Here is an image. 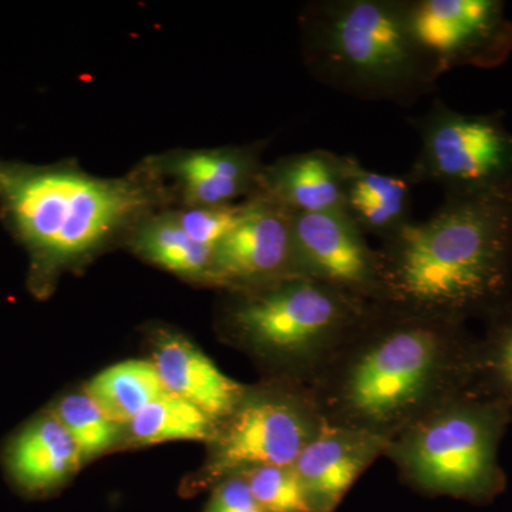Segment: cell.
<instances>
[{
	"mask_svg": "<svg viewBox=\"0 0 512 512\" xmlns=\"http://www.w3.org/2000/svg\"><path fill=\"white\" fill-rule=\"evenodd\" d=\"M511 424L500 403L467 390L400 431L384 456L427 493L491 500L505 488L498 451Z\"/></svg>",
	"mask_w": 512,
	"mask_h": 512,
	"instance_id": "cell-6",
	"label": "cell"
},
{
	"mask_svg": "<svg viewBox=\"0 0 512 512\" xmlns=\"http://www.w3.org/2000/svg\"><path fill=\"white\" fill-rule=\"evenodd\" d=\"M128 242L138 255L184 278L210 284L214 249L198 244L185 234L171 210L156 212L128 234Z\"/></svg>",
	"mask_w": 512,
	"mask_h": 512,
	"instance_id": "cell-18",
	"label": "cell"
},
{
	"mask_svg": "<svg viewBox=\"0 0 512 512\" xmlns=\"http://www.w3.org/2000/svg\"><path fill=\"white\" fill-rule=\"evenodd\" d=\"M80 463L79 448L52 412L30 420L5 451L10 480L30 497L56 490L79 470Z\"/></svg>",
	"mask_w": 512,
	"mask_h": 512,
	"instance_id": "cell-16",
	"label": "cell"
},
{
	"mask_svg": "<svg viewBox=\"0 0 512 512\" xmlns=\"http://www.w3.org/2000/svg\"><path fill=\"white\" fill-rule=\"evenodd\" d=\"M414 42L440 76L494 69L512 53V20L500 0H406Z\"/></svg>",
	"mask_w": 512,
	"mask_h": 512,
	"instance_id": "cell-9",
	"label": "cell"
},
{
	"mask_svg": "<svg viewBox=\"0 0 512 512\" xmlns=\"http://www.w3.org/2000/svg\"><path fill=\"white\" fill-rule=\"evenodd\" d=\"M231 293L235 342L274 366V379L308 387L373 306L299 275Z\"/></svg>",
	"mask_w": 512,
	"mask_h": 512,
	"instance_id": "cell-5",
	"label": "cell"
},
{
	"mask_svg": "<svg viewBox=\"0 0 512 512\" xmlns=\"http://www.w3.org/2000/svg\"><path fill=\"white\" fill-rule=\"evenodd\" d=\"M154 348L153 363L168 393L218 424L235 412L247 386L225 376L194 343L178 333L160 332Z\"/></svg>",
	"mask_w": 512,
	"mask_h": 512,
	"instance_id": "cell-14",
	"label": "cell"
},
{
	"mask_svg": "<svg viewBox=\"0 0 512 512\" xmlns=\"http://www.w3.org/2000/svg\"><path fill=\"white\" fill-rule=\"evenodd\" d=\"M409 123L420 137L419 154L407 173L414 185H439L446 197L511 183L512 133L501 111L461 113L436 100Z\"/></svg>",
	"mask_w": 512,
	"mask_h": 512,
	"instance_id": "cell-8",
	"label": "cell"
},
{
	"mask_svg": "<svg viewBox=\"0 0 512 512\" xmlns=\"http://www.w3.org/2000/svg\"><path fill=\"white\" fill-rule=\"evenodd\" d=\"M292 217L261 192L245 198L237 224L212 252L210 284L244 291L298 275Z\"/></svg>",
	"mask_w": 512,
	"mask_h": 512,
	"instance_id": "cell-10",
	"label": "cell"
},
{
	"mask_svg": "<svg viewBox=\"0 0 512 512\" xmlns=\"http://www.w3.org/2000/svg\"><path fill=\"white\" fill-rule=\"evenodd\" d=\"M384 308L468 323L512 296V181L446 195L430 218L412 221L377 249Z\"/></svg>",
	"mask_w": 512,
	"mask_h": 512,
	"instance_id": "cell-2",
	"label": "cell"
},
{
	"mask_svg": "<svg viewBox=\"0 0 512 512\" xmlns=\"http://www.w3.org/2000/svg\"><path fill=\"white\" fill-rule=\"evenodd\" d=\"M299 28L312 76L356 99L407 106L439 80L410 33L406 0H316Z\"/></svg>",
	"mask_w": 512,
	"mask_h": 512,
	"instance_id": "cell-4",
	"label": "cell"
},
{
	"mask_svg": "<svg viewBox=\"0 0 512 512\" xmlns=\"http://www.w3.org/2000/svg\"><path fill=\"white\" fill-rule=\"evenodd\" d=\"M86 393L109 419L123 426L167 393V389L153 362L126 360L94 376Z\"/></svg>",
	"mask_w": 512,
	"mask_h": 512,
	"instance_id": "cell-19",
	"label": "cell"
},
{
	"mask_svg": "<svg viewBox=\"0 0 512 512\" xmlns=\"http://www.w3.org/2000/svg\"><path fill=\"white\" fill-rule=\"evenodd\" d=\"M241 476L265 512H315L293 464L256 467Z\"/></svg>",
	"mask_w": 512,
	"mask_h": 512,
	"instance_id": "cell-23",
	"label": "cell"
},
{
	"mask_svg": "<svg viewBox=\"0 0 512 512\" xmlns=\"http://www.w3.org/2000/svg\"><path fill=\"white\" fill-rule=\"evenodd\" d=\"M262 144L177 151L151 158L157 173L171 178L185 207H222L258 191Z\"/></svg>",
	"mask_w": 512,
	"mask_h": 512,
	"instance_id": "cell-12",
	"label": "cell"
},
{
	"mask_svg": "<svg viewBox=\"0 0 512 512\" xmlns=\"http://www.w3.org/2000/svg\"><path fill=\"white\" fill-rule=\"evenodd\" d=\"M50 412L72 437L82 461L110 450L120 439V424L109 419L87 393L67 394Z\"/></svg>",
	"mask_w": 512,
	"mask_h": 512,
	"instance_id": "cell-22",
	"label": "cell"
},
{
	"mask_svg": "<svg viewBox=\"0 0 512 512\" xmlns=\"http://www.w3.org/2000/svg\"><path fill=\"white\" fill-rule=\"evenodd\" d=\"M476 346L466 323L373 305L309 389L325 423L390 441L471 389Z\"/></svg>",
	"mask_w": 512,
	"mask_h": 512,
	"instance_id": "cell-1",
	"label": "cell"
},
{
	"mask_svg": "<svg viewBox=\"0 0 512 512\" xmlns=\"http://www.w3.org/2000/svg\"><path fill=\"white\" fill-rule=\"evenodd\" d=\"M389 441L323 421L322 429L303 448L293 467L315 512H332L357 478L384 456Z\"/></svg>",
	"mask_w": 512,
	"mask_h": 512,
	"instance_id": "cell-13",
	"label": "cell"
},
{
	"mask_svg": "<svg viewBox=\"0 0 512 512\" xmlns=\"http://www.w3.org/2000/svg\"><path fill=\"white\" fill-rule=\"evenodd\" d=\"M174 198L151 158L120 178L96 177L72 164L0 160V208L28 249L36 282L130 234Z\"/></svg>",
	"mask_w": 512,
	"mask_h": 512,
	"instance_id": "cell-3",
	"label": "cell"
},
{
	"mask_svg": "<svg viewBox=\"0 0 512 512\" xmlns=\"http://www.w3.org/2000/svg\"><path fill=\"white\" fill-rule=\"evenodd\" d=\"M241 204L222 207H187L171 210L185 234L204 247L214 249L237 224Z\"/></svg>",
	"mask_w": 512,
	"mask_h": 512,
	"instance_id": "cell-24",
	"label": "cell"
},
{
	"mask_svg": "<svg viewBox=\"0 0 512 512\" xmlns=\"http://www.w3.org/2000/svg\"><path fill=\"white\" fill-rule=\"evenodd\" d=\"M477 336L473 392L500 403L512 420V296L484 319Z\"/></svg>",
	"mask_w": 512,
	"mask_h": 512,
	"instance_id": "cell-20",
	"label": "cell"
},
{
	"mask_svg": "<svg viewBox=\"0 0 512 512\" xmlns=\"http://www.w3.org/2000/svg\"><path fill=\"white\" fill-rule=\"evenodd\" d=\"M292 237L298 275L357 301L379 302V254L348 215L293 214Z\"/></svg>",
	"mask_w": 512,
	"mask_h": 512,
	"instance_id": "cell-11",
	"label": "cell"
},
{
	"mask_svg": "<svg viewBox=\"0 0 512 512\" xmlns=\"http://www.w3.org/2000/svg\"><path fill=\"white\" fill-rule=\"evenodd\" d=\"M292 214H345L343 156L311 150L264 165L258 191Z\"/></svg>",
	"mask_w": 512,
	"mask_h": 512,
	"instance_id": "cell-15",
	"label": "cell"
},
{
	"mask_svg": "<svg viewBox=\"0 0 512 512\" xmlns=\"http://www.w3.org/2000/svg\"><path fill=\"white\" fill-rule=\"evenodd\" d=\"M322 426V413L308 386L274 379L247 387L211 441L202 481L220 483L256 467L292 466Z\"/></svg>",
	"mask_w": 512,
	"mask_h": 512,
	"instance_id": "cell-7",
	"label": "cell"
},
{
	"mask_svg": "<svg viewBox=\"0 0 512 512\" xmlns=\"http://www.w3.org/2000/svg\"><path fill=\"white\" fill-rule=\"evenodd\" d=\"M345 214L365 235L380 242L412 222V195L416 185L409 175L377 173L356 157L343 156Z\"/></svg>",
	"mask_w": 512,
	"mask_h": 512,
	"instance_id": "cell-17",
	"label": "cell"
},
{
	"mask_svg": "<svg viewBox=\"0 0 512 512\" xmlns=\"http://www.w3.org/2000/svg\"><path fill=\"white\" fill-rule=\"evenodd\" d=\"M128 429L133 440L140 444L178 440L211 443L220 424L191 403L167 392L138 413Z\"/></svg>",
	"mask_w": 512,
	"mask_h": 512,
	"instance_id": "cell-21",
	"label": "cell"
},
{
	"mask_svg": "<svg viewBox=\"0 0 512 512\" xmlns=\"http://www.w3.org/2000/svg\"><path fill=\"white\" fill-rule=\"evenodd\" d=\"M207 512H265L256 503L244 476L235 474L221 480L215 487Z\"/></svg>",
	"mask_w": 512,
	"mask_h": 512,
	"instance_id": "cell-25",
	"label": "cell"
}]
</instances>
